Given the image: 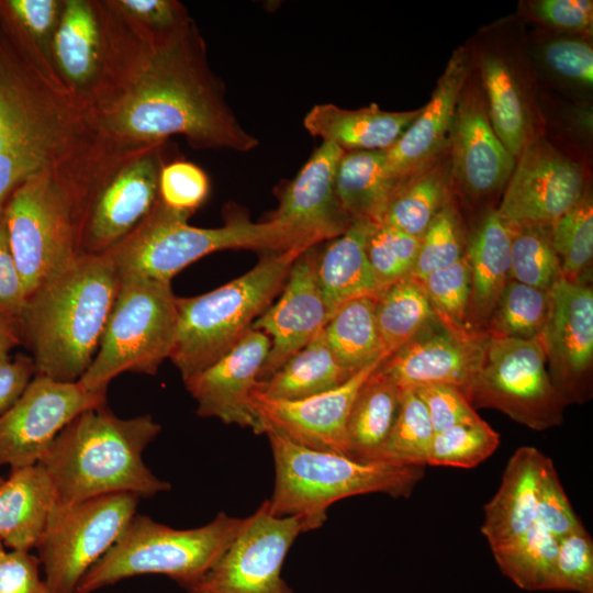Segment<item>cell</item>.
Instances as JSON below:
<instances>
[{
	"instance_id": "cell-39",
	"label": "cell",
	"mask_w": 593,
	"mask_h": 593,
	"mask_svg": "<svg viewBox=\"0 0 593 593\" xmlns=\"http://www.w3.org/2000/svg\"><path fill=\"white\" fill-rule=\"evenodd\" d=\"M550 309V291L510 279L485 331L492 336L532 339L541 335Z\"/></svg>"
},
{
	"instance_id": "cell-15",
	"label": "cell",
	"mask_w": 593,
	"mask_h": 593,
	"mask_svg": "<svg viewBox=\"0 0 593 593\" xmlns=\"http://www.w3.org/2000/svg\"><path fill=\"white\" fill-rule=\"evenodd\" d=\"M301 523L277 516L267 501L249 516L213 567L187 593H294L281 575Z\"/></svg>"
},
{
	"instance_id": "cell-32",
	"label": "cell",
	"mask_w": 593,
	"mask_h": 593,
	"mask_svg": "<svg viewBox=\"0 0 593 593\" xmlns=\"http://www.w3.org/2000/svg\"><path fill=\"white\" fill-rule=\"evenodd\" d=\"M452 183L447 147L434 161L398 184L381 222L421 238L434 217L451 200Z\"/></svg>"
},
{
	"instance_id": "cell-46",
	"label": "cell",
	"mask_w": 593,
	"mask_h": 593,
	"mask_svg": "<svg viewBox=\"0 0 593 593\" xmlns=\"http://www.w3.org/2000/svg\"><path fill=\"white\" fill-rule=\"evenodd\" d=\"M419 283L441 325L454 331L468 329L471 278L466 254L454 265L427 275Z\"/></svg>"
},
{
	"instance_id": "cell-11",
	"label": "cell",
	"mask_w": 593,
	"mask_h": 593,
	"mask_svg": "<svg viewBox=\"0 0 593 593\" xmlns=\"http://www.w3.org/2000/svg\"><path fill=\"white\" fill-rule=\"evenodd\" d=\"M468 401L473 409L500 411L533 430L561 425L567 406L549 377L540 336L490 335Z\"/></svg>"
},
{
	"instance_id": "cell-14",
	"label": "cell",
	"mask_w": 593,
	"mask_h": 593,
	"mask_svg": "<svg viewBox=\"0 0 593 593\" xmlns=\"http://www.w3.org/2000/svg\"><path fill=\"white\" fill-rule=\"evenodd\" d=\"M166 143L116 149L109 156L89 190L80 254L107 253L150 213L167 163Z\"/></svg>"
},
{
	"instance_id": "cell-47",
	"label": "cell",
	"mask_w": 593,
	"mask_h": 593,
	"mask_svg": "<svg viewBox=\"0 0 593 593\" xmlns=\"http://www.w3.org/2000/svg\"><path fill=\"white\" fill-rule=\"evenodd\" d=\"M555 591L593 593V540L583 525L558 539Z\"/></svg>"
},
{
	"instance_id": "cell-4",
	"label": "cell",
	"mask_w": 593,
	"mask_h": 593,
	"mask_svg": "<svg viewBox=\"0 0 593 593\" xmlns=\"http://www.w3.org/2000/svg\"><path fill=\"white\" fill-rule=\"evenodd\" d=\"M161 426L148 414L122 418L105 403L72 418L56 436L40 463L60 503L113 494L149 497L171 489L143 461L145 448Z\"/></svg>"
},
{
	"instance_id": "cell-42",
	"label": "cell",
	"mask_w": 593,
	"mask_h": 593,
	"mask_svg": "<svg viewBox=\"0 0 593 593\" xmlns=\"http://www.w3.org/2000/svg\"><path fill=\"white\" fill-rule=\"evenodd\" d=\"M511 231V279L535 288L551 290L561 278L550 227L525 226Z\"/></svg>"
},
{
	"instance_id": "cell-49",
	"label": "cell",
	"mask_w": 593,
	"mask_h": 593,
	"mask_svg": "<svg viewBox=\"0 0 593 593\" xmlns=\"http://www.w3.org/2000/svg\"><path fill=\"white\" fill-rule=\"evenodd\" d=\"M535 524L557 539L583 525L573 511L550 458L546 461L539 483Z\"/></svg>"
},
{
	"instance_id": "cell-40",
	"label": "cell",
	"mask_w": 593,
	"mask_h": 593,
	"mask_svg": "<svg viewBox=\"0 0 593 593\" xmlns=\"http://www.w3.org/2000/svg\"><path fill=\"white\" fill-rule=\"evenodd\" d=\"M553 249L559 258L561 277L582 282L593 256V200L585 189L580 201L550 227Z\"/></svg>"
},
{
	"instance_id": "cell-57",
	"label": "cell",
	"mask_w": 593,
	"mask_h": 593,
	"mask_svg": "<svg viewBox=\"0 0 593 593\" xmlns=\"http://www.w3.org/2000/svg\"><path fill=\"white\" fill-rule=\"evenodd\" d=\"M35 374L31 356L18 354L0 365V416L22 395Z\"/></svg>"
},
{
	"instance_id": "cell-44",
	"label": "cell",
	"mask_w": 593,
	"mask_h": 593,
	"mask_svg": "<svg viewBox=\"0 0 593 593\" xmlns=\"http://www.w3.org/2000/svg\"><path fill=\"white\" fill-rule=\"evenodd\" d=\"M500 435L480 418L434 435L426 466L474 468L499 447Z\"/></svg>"
},
{
	"instance_id": "cell-19",
	"label": "cell",
	"mask_w": 593,
	"mask_h": 593,
	"mask_svg": "<svg viewBox=\"0 0 593 593\" xmlns=\"http://www.w3.org/2000/svg\"><path fill=\"white\" fill-rule=\"evenodd\" d=\"M388 357V356H387ZM387 357L366 366L340 385L295 401L253 392L257 434L271 432L300 446L348 456L346 425L358 390Z\"/></svg>"
},
{
	"instance_id": "cell-38",
	"label": "cell",
	"mask_w": 593,
	"mask_h": 593,
	"mask_svg": "<svg viewBox=\"0 0 593 593\" xmlns=\"http://www.w3.org/2000/svg\"><path fill=\"white\" fill-rule=\"evenodd\" d=\"M558 539L535 524L511 545L492 550L501 572L525 591H555Z\"/></svg>"
},
{
	"instance_id": "cell-7",
	"label": "cell",
	"mask_w": 593,
	"mask_h": 593,
	"mask_svg": "<svg viewBox=\"0 0 593 593\" xmlns=\"http://www.w3.org/2000/svg\"><path fill=\"white\" fill-rule=\"evenodd\" d=\"M306 249L267 253L245 275L191 298H177L178 329L169 359L182 380L205 369L251 328L282 289L294 260Z\"/></svg>"
},
{
	"instance_id": "cell-20",
	"label": "cell",
	"mask_w": 593,
	"mask_h": 593,
	"mask_svg": "<svg viewBox=\"0 0 593 593\" xmlns=\"http://www.w3.org/2000/svg\"><path fill=\"white\" fill-rule=\"evenodd\" d=\"M344 150L323 142L281 191L268 221L283 227L295 247L309 249L344 234L354 222L342 208L335 175Z\"/></svg>"
},
{
	"instance_id": "cell-55",
	"label": "cell",
	"mask_w": 593,
	"mask_h": 593,
	"mask_svg": "<svg viewBox=\"0 0 593 593\" xmlns=\"http://www.w3.org/2000/svg\"><path fill=\"white\" fill-rule=\"evenodd\" d=\"M130 20L143 29L164 32L177 27L190 18L176 0H112Z\"/></svg>"
},
{
	"instance_id": "cell-34",
	"label": "cell",
	"mask_w": 593,
	"mask_h": 593,
	"mask_svg": "<svg viewBox=\"0 0 593 593\" xmlns=\"http://www.w3.org/2000/svg\"><path fill=\"white\" fill-rule=\"evenodd\" d=\"M398 184L387 174L384 150L344 152L338 161L336 193L353 221L380 223Z\"/></svg>"
},
{
	"instance_id": "cell-60",
	"label": "cell",
	"mask_w": 593,
	"mask_h": 593,
	"mask_svg": "<svg viewBox=\"0 0 593 593\" xmlns=\"http://www.w3.org/2000/svg\"><path fill=\"white\" fill-rule=\"evenodd\" d=\"M5 552L4 550V546L2 545V542L0 541V559L2 557V555Z\"/></svg>"
},
{
	"instance_id": "cell-36",
	"label": "cell",
	"mask_w": 593,
	"mask_h": 593,
	"mask_svg": "<svg viewBox=\"0 0 593 593\" xmlns=\"http://www.w3.org/2000/svg\"><path fill=\"white\" fill-rule=\"evenodd\" d=\"M323 334L349 377L388 356L377 327L374 296L358 298L342 305L326 323Z\"/></svg>"
},
{
	"instance_id": "cell-43",
	"label": "cell",
	"mask_w": 593,
	"mask_h": 593,
	"mask_svg": "<svg viewBox=\"0 0 593 593\" xmlns=\"http://www.w3.org/2000/svg\"><path fill=\"white\" fill-rule=\"evenodd\" d=\"M418 246L419 238L383 222L373 224L366 251L378 292L411 278Z\"/></svg>"
},
{
	"instance_id": "cell-29",
	"label": "cell",
	"mask_w": 593,
	"mask_h": 593,
	"mask_svg": "<svg viewBox=\"0 0 593 593\" xmlns=\"http://www.w3.org/2000/svg\"><path fill=\"white\" fill-rule=\"evenodd\" d=\"M53 482L41 463L11 469L0 483V541L11 550L30 551L57 503Z\"/></svg>"
},
{
	"instance_id": "cell-48",
	"label": "cell",
	"mask_w": 593,
	"mask_h": 593,
	"mask_svg": "<svg viewBox=\"0 0 593 593\" xmlns=\"http://www.w3.org/2000/svg\"><path fill=\"white\" fill-rule=\"evenodd\" d=\"M209 193V177L198 165L175 159L163 166L158 198L166 206L192 215L205 202Z\"/></svg>"
},
{
	"instance_id": "cell-33",
	"label": "cell",
	"mask_w": 593,
	"mask_h": 593,
	"mask_svg": "<svg viewBox=\"0 0 593 593\" xmlns=\"http://www.w3.org/2000/svg\"><path fill=\"white\" fill-rule=\"evenodd\" d=\"M479 69L491 125L517 159L532 141L530 111L518 77L503 57L492 53L480 58Z\"/></svg>"
},
{
	"instance_id": "cell-9",
	"label": "cell",
	"mask_w": 593,
	"mask_h": 593,
	"mask_svg": "<svg viewBox=\"0 0 593 593\" xmlns=\"http://www.w3.org/2000/svg\"><path fill=\"white\" fill-rule=\"evenodd\" d=\"M245 523L246 517L220 512L205 525L178 529L136 513L83 575L77 593L141 574H163L188 590L220 559Z\"/></svg>"
},
{
	"instance_id": "cell-28",
	"label": "cell",
	"mask_w": 593,
	"mask_h": 593,
	"mask_svg": "<svg viewBox=\"0 0 593 593\" xmlns=\"http://www.w3.org/2000/svg\"><path fill=\"white\" fill-rule=\"evenodd\" d=\"M421 109L389 112L372 103L349 110L332 103L314 105L304 116L305 130L344 152L385 150L418 116Z\"/></svg>"
},
{
	"instance_id": "cell-10",
	"label": "cell",
	"mask_w": 593,
	"mask_h": 593,
	"mask_svg": "<svg viewBox=\"0 0 593 593\" xmlns=\"http://www.w3.org/2000/svg\"><path fill=\"white\" fill-rule=\"evenodd\" d=\"M177 298L171 282L120 277L98 351L78 382L99 391L124 372L155 376L176 342Z\"/></svg>"
},
{
	"instance_id": "cell-25",
	"label": "cell",
	"mask_w": 593,
	"mask_h": 593,
	"mask_svg": "<svg viewBox=\"0 0 593 593\" xmlns=\"http://www.w3.org/2000/svg\"><path fill=\"white\" fill-rule=\"evenodd\" d=\"M470 76V56L456 49L418 116L385 153L388 176L400 183L439 157L448 147L449 132L461 90Z\"/></svg>"
},
{
	"instance_id": "cell-54",
	"label": "cell",
	"mask_w": 593,
	"mask_h": 593,
	"mask_svg": "<svg viewBox=\"0 0 593 593\" xmlns=\"http://www.w3.org/2000/svg\"><path fill=\"white\" fill-rule=\"evenodd\" d=\"M527 13L535 20L568 32L591 33L593 1L536 0L528 3Z\"/></svg>"
},
{
	"instance_id": "cell-18",
	"label": "cell",
	"mask_w": 593,
	"mask_h": 593,
	"mask_svg": "<svg viewBox=\"0 0 593 593\" xmlns=\"http://www.w3.org/2000/svg\"><path fill=\"white\" fill-rule=\"evenodd\" d=\"M552 384L566 402L592 398L593 289L560 278L550 290V309L540 335Z\"/></svg>"
},
{
	"instance_id": "cell-26",
	"label": "cell",
	"mask_w": 593,
	"mask_h": 593,
	"mask_svg": "<svg viewBox=\"0 0 593 593\" xmlns=\"http://www.w3.org/2000/svg\"><path fill=\"white\" fill-rule=\"evenodd\" d=\"M549 457L532 446L517 448L496 493L483 507L481 532L491 551L516 541L536 523L539 483Z\"/></svg>"
},
{
	"instance_id": "cell-17",
	"label": "cell",
	"mask_w": 593,
	"mask_h": 593,
	"mask_svg": "<svg viewBox=\"0 0 593 593\" xmlns=\"http://www.w3.org/2000/svg\"><path fill=\"white\" fill-rule=\"evenodd\" d=\"M581 167L542 138L517 157L496 213L508 228L551 227L584 191Z\"/></svg>"
},
{
	"instance_id": "cell-5",
	"label": "cell",
	"mask_w": 593,
	"mask_h": 593,
	"mask_svg": "<svg viewBox=\"0 0 593 593\" xmlns=\"http://www.w3.org/2000/svg\"><path fill=\"white\" fill-rule=\"evenodd\" d=\"M275 463V486L268 503L277 516L300 521L303 533L320 528L334 503L346 497L383 493L407 499L424 478L423 465L361 462L346 455L306 448L267 432Z\"/></svg>"
},
{
	"instance_id": "cell-56",
	"label": "cell",
	"mask_w": 593,
	"mask_h": 593,
	"mask_svg": "<svg viewBox=\"0 0 593 593\" xmlns=\"http://www.w3.org/2000/svg\"><path fill=\"white\" fill-rule=\"evenodd\" d=\"M30 551H5L0 559V593H52Z\"/></svg>"
},
{
	"instance_id": "cell-12",
	"label": "cell",
	"mask_w": 593,
	"mask_h": 593,
	"mask_svg": "<svg viewBox=\"0 0 593 593\" xmlns=\"http://www.w3.org/2000/svg\"><path fill=\"white\" fill-rule=\"evenodd\" d=\"M125 33V16L112 0L64 1L49 60L90 114L111 89Z\"/></svg>"
},
{
	"instance_id": "cell-13",
	"label": "cell",
	"mask_w": 593,
	"mask_h": 593,
	"mask_svg": "<svg viewBox=\"0 0 593 593\" xmlns=\"http://www.w3.org/2000/svg\"><path fill=\"white\" fill-rule=\"evenodd\" d=\"M138 499L113 493L77 503L57 501L36 545L52 593H77L83 575L136 514Z\"/></svg>"
},
{
	"instance_id": "cell-1",
	"label": "cell",
	"mask_w": 593,
	"mask_h": 593,
	"mask_svg": "<svg viewBox=\"0 0 593 593\" xmlns=\"http://www.w3.org/2000/svg\"><path fill=\"white\" fill-rule=\"evenodd\" d=\"M125 18L118 72L108 96L91 112L103 142L132 149L181 135L197 149L245 153L258 146L227 103L191 18L164 32Z\"/></svg>"
},
{
	"instance_id": "cell-23",
	"label": "cell",
	"mask_w": 593,
	"mask_h": 593,
	"mask_svg": "<svg viewBox=\"0 0 593 593\" xmlns=\"http://www.w3.org/2000/svg\"><path fill=\"white\" fill-rule=\"evenodd\" d=\"M314 247L292 264L279 300L251 325L271 342L259 380L269 378L289 358L305 347L325 327L329 314L316 279Z\"/></svg>"
},
{
	"instance_id": "cell-61",
	"label": "cell",
	"mask_w": 593,
	"mask_h": 593,
	"mask_svg": "<svg viewBox=\"0 0 593 593\" xmlns=\"http://www.w3.org/2000/svg\"><path fill=\"white\" fill-rule=\"evenodd\" d=\"M2 481H3V479H2V478H0V483H1Z\"/></svg>"
},
{
	"instance_id": "cell-21",
	"label": "cell",
	"mask_w": 593,
	"mask_h": 593,
	"mask_svg": "<svg viewBox=\"0 0 593 593\" xmlns=\"http://www.w3.org/2000/svg\"><path fill=\"white\" fill-rule=\"evenodd\" d=\"M489 337L486 331H454L437 320L389 355L380 369L401 390L444 383L458 388L468 399Z\"/></svg>"
},
{
	"instance_id": "cell-22",
	"label": "cell",
	"mask_w": 593,
	"mask_h": 593,
	"mask_svg": "<svg viewBox=\"0 0 593 593\" xmlns=\"http://www.w3.org/2000/svg\"><path fill=\"white\" fill-rule=\"evenodd\" d=\"M448 150L454 181L471 198H486L503 189L516 159L496 136L483 90L471 76L454 113Z\"/></svg>"
},
{
	"instance_id": "cell-51",
	"label": "cell",
	"mask_w": 593,
	"mask_h": 593,
	"mask_svg": "<svg viewBox=\"0 0 593 593\" xmlns=\"http://www.w3.org/2000/svg\"><path fill=\"white\" fill-rule=\"evenodd\" d=\"M65 0H4L18 25L49 60ZM51 63V60H49Z\"/></svg>"
},
{
	"instance_id": "cell-41",
	"label": "cell",
	"mask_w": 593,
	"mask_h": 593,
	"mask_svg": "<svg viewBox=\"0 0 593 593\" xmlns=\"http://www.w3.org/2000/svg\"><path fill=\"white\" fill-rule=\"evenodd\" d=\"M434 435L423 401L413 389H403L399 412L380 460L426 466Z\"/></svg>"
},
{
	"instance_id": "cell-2",
	"label": "cell",
	"mask_w": 593,
	"mask_h": 593,
	"mask_svg": "<svg viewBox=\"0 0 593 593\" xmlns=\"http://www.w3.org/2000/svg\"><path fill=\"white\" fill-rule=\"evenodd\" d=\"M112 148L0 0V214L27 179L78 169Z\"/></svg>"
},
{
	"instance_id": "cell-50",
	"label": "cell",
	"mask_w": 593,
	"mask_h": 593,
	"mask_svg": "<svg viewBox=\"0 0 593 593\" xmlns=\"http://www.w3.org/2000/svg\"><path fill=\"white\" fill-rule=\"evenodd\" d=\"M413 390L423 401L435 434L481 418L462 391L456 387L429 383Z\"/></svg>"
},
{
	"instance_id": "cell-35",
	"label": "cell",
	"mask_w": 593,
	"mask_h": 593,
	"mask_svg": "<svg viewBox=\"0 0 593 593\" xmlns=\"http://www.w3.org/2000/svg\"><path fill=\"white\" fill-rule=\"evenodd\" d=\"M349 378L322 331L269 378L258 381L254 391L270 399L295 401L336 388Z\"/></svg>"
},
{
	"instance_id": "cell-6",
	"label": "cell",
	"mask_w": 593,
	"mask_h": 593,
	"mask_svg": "<svg viewBox=\"0 0 593 593\" xmlns=\"http://www.w3.org/2000/svg\"><path fill=\"white\" fill-rule=\"evenodd\" d=\"M110 154L78 169L34 176L9 198L3 216L29 296L80 255L89 190Z\"/></svg>"
},
{
	"instance_id": "cell-16",
	"label": "cell",
	"mask_w": 593,
	"mask_h": 593,
	"mask_svg": "<svg viewBox=\"0 0 593 593\" xmlns=\"http://www.w3.org/2000/svg\"><path fill=\"white\" fill-rule=\"evenodd\" d=\"M107 390L35 374L19 400L0 416V467L40 463L59 432L81 412L105 403Z\"/></svg>"
},
{
	"instance_id": "cell-27",
	"label": "cell",
	"mask_w": 593,
	"mask_h": 593,
	"mask_svg": "<svg viewBox=\"0 0 593 593\" xmlns=\"http://www.w3.org/2000/svg\"><path fill=\"white\" fill-rule=\"evenodd\" d=\"M470 268V299L466 327L485 331L499 299L511 279V231L496 210L489 211L466 244Z\"/></svg>"
},
{
	"instance_id": "cell-24",
	"label": "cell",
	"mask_w": 593,
	"mask_h": 593,
	"mask_svg": "<svg viewBox=\"0 0 593 593\" xmlns=\"http://www.w3.org/2000/svg\"><path fill=\"white\" fill-rule=\"evenodd\" d=\"M270 346L266 333L250 328L221 358L184 380L188 392L197 402V414L248 427L257 434L258 422L250 407V398Z\"/></svg>"
},
{
	"instance_id": "cell-58",
	"label": "cell",
	"mask_w": 593,
	"mask_h": 593,
	"mask_svg": "<svg viewBox=\"0 0 593 593\" xmlns=\"http://www.w3.org/2000/svg\"><path fill=\"white\" fill-rule=\"evenodd\" d=\"M22 342L20 324L0 315V344L12 349Z\"/></svg>"
},
{
	"instance_id": "cell-52",
	"label": "cell",
	"mask_w": 593,
	"mask_h": 593,
	"mask_svg": "<svg viewBox=\"0 0 593 593\" xmlns=\"http://www.w3.org/2000/svg\"><path fill=\"white\" fill-rule=\"evenodd\" d=\"M541 52L552 72L581 86L592 87L593 49L586 41L573 37L556 38L547 42Z\"/></svg>"
},
{
	"instance_id": "cell-31",
	"label": "cell",
	"mask_w": 593,
	"mask_h": 593,
	"mask_svg": "<svg viewBox=\"0 0 593 593\" xmlns=\"http://www.w3.org/2000/svg\"><path fill=\"white\" fill-rule=\"evenodd\" d=\"M401 389L380 366L365 380L351 405L346 436L348 457L381 461V454L400 407Z\"/></svg>"
},
{
	"instance_id": "cell-3",
	"label": "cell",
	"mask_w": 593,
	"mask_h": 593,
	"mask_svg": "<svg viewBox=\"0 0 593 593\" xmlns=\"http://www.w3.org/2000/svg\"><path fill=\"white\" fill-rule=\"evenodd\" d=\"M120 277L110 256L80 254L30 296L20 322L35 374L78 381L92 362Z\"/></svg>"
},
{
	"instance_id": "cell-30",
	"label": "cell",
	"mask_w": 593,
	"mask_h": 593,
	"mask_svg": "<svg viewBox=\"0 0 593 593\" xmlns=\"http://www.w3.org/2000/svg\"><path fill=\"white\" fill-rule=\"evenodd\" d=\"M373 224L368 220H355L317 255L316 279L329 318L345 303L378 293L366 251Z\"/></svg>"
},
{
	"instance_id": "cell-45",
	"label": "cell",
	"mask_w": 593,
	"mask_h": 593,
	"mask_svg": "<svg viewBox=\"0 0 593 593\" xmlns=\"http://www.w3.org/2000/svg\"><path fill=\"white\" fill-rule=\"evenodd\" d=\"M466 253L460 216L450 200L419 238L411 278L421 282L427 275L457 262Z\"/></svg>"
},
{
	"instance_id": "cell-53",
	"label": "cell",
	"mask_w": 593,
	"mask_h": 593,
	"mask_svg": "<svg viewBox=\"0 0 593 593\" xmlns=\"http://www.w3.org/2000/svg\"><path fill=\"white\" fill-rule=\"evenodd\" d=\"M29 295L13 257L3 212L0 214V315L20 324Z\"/></svg>"
},
{
	"instance_id": "cell-37",
	"label": "cell",
	"mask_w": 593,
	"mask_h": 593,
	"mask_svg": "<svg viewBox=\"0 0 593 593\" xmlns=\"http://www.w3.org/2000/svg\"><path fill=\"white\" fill-rule=\"evenodd\" d=\"M374 315L388 356L437 321L422 284L412 278L379 291L374 295Z\"/></svg>"
},
{
	"instance_id": "cell-8",
	"label": "cell",
	"mask_w": 593,
	"mask_h": 593,
	"mask_svg": "<svg viewBox=\"0 0 593 593\" xmlns=\"http://www.w3.org/2000/svg\"><path fill=\"white\" fill-rule=\"evenodd\" d=\"M191 215L166 206L159 198L150 213L107 251L119 277H141L171 282L190 264L224 249L283 251L298 248L280 225L256 223L234 215L221 227L190 225Z\"/></svg>"
},
{
	"instance_id": "cell-59",
	"label": "cell",
	"mask_w": 593,
	"mask_h": 593,
	"mask_svg": "<svg viewBox=\"0 0 593 593\" xmlns=\"http://www.w3.org/2000/svg\"><path fill=\"white\" fill-rule=\"evenodd\" d=\"M11 348L0 344V365L10 358Z\"/></svg>"
}]
</instances>
